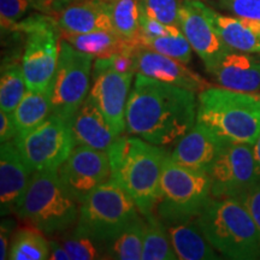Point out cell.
I'll return each instance as SVG.
<instances>
[{
	"mask_svg": "<svg viewBox=\"0 0 260 260\" xmlns=\"http://www.w3.org/2000/svg\"><path fill=\"white\" fill-rule=\"evenodd\" d=\"M58 174L79 204L112 176L111 162L106 151L87 146H75Z\"/></svg>",
	"mask_w": 260,
	"mask_h": 260,
	"instance_id": "obj_13",
	"label": "cell"
},
{
	"mask_svg": "<svg viewBox=\"0 0 260 260\" xmlns=\"http://www.w3.org/2000/svg\"><path fill=\"white\" fill-rule=\"evenodd\" d=\"M171 245L180 260L218 259L216 249L209 242L198 222V217L164 223Z\"/></svg>",
	"mask_w": 260,
	"mask_h": 260,
	"instance_id": "obj_21",
	"label": "cell"
},
{
	"mask_svg": "<svg viewBox=\"0 0 260 260\" xmlns=\"http://www.w3.org/2000/svg\"><path fill=\"white\" fill-rule=\"evenodd\" d=\"M198 222L213 248L225 258H260L259 232L241 200L211 198L198 216Z\"/></svg>",
	"mask_w": 260,
	"mask_h": 260,
	"instance_id": "obj_3",
	"label": "cell"
},
{
	"mask_svg": "<svg viewBox=\"0 0 260 260\" xmlns=\"http://www.w3.org/2000/svg\"><path fill=\"white\" fill-rule=\"evenodd\" d=\"M15 142L31 172L58 170L76 146L70 123L56 115L17 136Z\"/></svg>",
	"mask_w": 260,
	"mask_h": 260,
	"instance_id": "obj_10",
	"label": "cell"
},
{
	"mask_svg": "<svg viewBox=\"0 0 260 260\" xmlns=\"http://www.w3.org/2000/svg\"><path fill=\"white\" fill-rule=\"evenodd\" d=\"M51 2H52V5H53L54 14H56L58 10H60L61 8H64V6L69 5L70 3L76 2V0H51Z\"/></svg>",
	"mask_w": 260,
	"mask_h": 260,
	"instance_id": "obj_42",
	"label": "cell"
},
{
	"mask_svg": "<svg viewBox=\"0 0 260 260\" xmlns=\"http://www.w3.org/2000/svg\"><path fill=\"white\" fill-rule=\"evenodd\" d=\"M209 174L165 159L154 212L164 223L198 217L211 200Z\"/></svg>",
	"mask_w": 260,
	"mask_h": 260,
	"instance_id": "obj_7",
	"label": "cell"
},
{
	"mask_svg": "<svg viewBox=\"0 0 260 260\" xmlns=\"http://www.w3.org/2000/svg\"><path fill=\"white\" fill-rule=\"evenodd\" d=\"M71 133L76 146L109 151L118 135L109 124L105 116L88 95L70 121Z\"/></svg>",
	"mask_w": 260,
	"mask_h": 260,
	"instance_id": "obj_20",
	"label": "cell"
},
{
	"mask_svg": "<svg viewBox=\"0 0 260 260\" xmlns=\"http://www.w3.org/2000/svg\"><path fill=\"white\" fill-rule=\"evenodd\" d=\"M46 234L35 226L17 229L12 236L9 258L11 260H46L50 259V240Z\"/></svg>",
	"mask_w": 260,
	"mask_h": 260,
	"instance_id": "obj_26",
	"label": "cell"
},
{
	"mask_svg": "<svg viewBox=\"0 0 260 260\" xmlns=\"http://www.w3.org/2000/svg\"><path fill=\"white\" fill-rule=\"evenodd\" d=\"M15 220L11 218H3L2 228H0V259L5 260L9 258L10 245L12 236L15 234Z\"/></svg>",
	"mask_w": 260,
	"mask_h": 260,
	"instance_id": "obj_37",
	"label": "cell"
},
{
	"mask_svg": "<svg viewBox=\"0 0 260 260\" xmlns=\"http://www.w3.org/2000/svg\"><path fill=\"white\" fill-rule=\"evenodd\" d=\"M209 74L223 88L249 94L260 92V60L246 52H226Z\"/></svg>",
	"mask_w": 260,
	"mask_h": 260,
	"instance_id": "obj_18",
	"label": "cell"
},
{
	"mask_svg": "<svg viewBox=\"0 0 260 260\" xmlns=\"http://www.w3.org/2000/svg\"><path fill=\"white\" fill-rule=\"evenodd\" d=\"M140 46L153 50L184 64L189 63L191 60V54H193V48L183 32L153 39H144L140 37Z\"/></svg>",
	"mask_w": 260,
	"mask_h": 260,
	"instance_id": "obj_30",
	"label": "cell"
},
{
	"mask_svg": "<svg viewBox=\"0 0 260 260\" xmlns=\"http://www.w3.org/2000/svg\"><path fill=\"white\" fill-rule=\"evenodd\" d=\"M226 144L209 126L197 122L176 142L170 158L186 168L207 172Z\"/></svg>",
	"mask_w": 260,
	"mask_h": 260,
	"instance_id": "obj_16",
	"label": "cell"
},
{
	"mask_svg": "<svg viewBox=\"0 0 260 260\" xmlns=\"http://www.w3.org/2000/svg\"><path fill=\"white\" fill-rule=\"evenodd\" d=\"M50 259L52 260H71L70 255L68 254L67 249L61 245V242L58 241L57 239L50 240Z\"/></svg>",
	"mask_w": 260,
	"mask_h": 260,
	"instance_id": "obj_39",
	"label": "cell"
},
{
	"mask_svg": "<svg viewBox=\"0 0 260 260\" xmlns=\"http://www.w3.org/2000/svg\"><path fill=\"white\" fill-rule=\"evenodd\" d=\"M254 95H255L256 98H258V99H260V92H259V93H256V94H254Z\"/></svg>",
	"mask_w": 260,
	"mask_h": 260,
	"instance_id": "obj_43",
	"label": "cell"
},
{
	"mask_svg": "<svg viewBox=\"0 0 260 260\" xmlns=\"http://www.w3.org/2000/svg\"><path fill=\"white\" fill-rule=\"evenodd\" d=\"M17 136V128L12 112H0V140L2 142L11 141Z\"/></svg>",
	"mask_w": 260,
	"mask_h": 260,
	"instance_id": "obj_38",
	"label": "cell"
},
{
	"mask_svg": "<svg viewBox=\"0 0 260 260\" xmlns=\"http://www.w3.org/2000/svg\"><path fill=\"white\" fill-rule=\"evenodd\" d=\"M109 10L116 34L140 45V0H109Z\"/></svg>",
	"mask_w": 260,
	"mask_h": 260,
	"instance_id": "obj_28",
	"label": "cell"
},
{
	"mask_svg": "<svg viewBox=\"0 0 260 260\" xmlns=\"http://www.w3.org/2000/svg\"><path fill=\"white\" fill-rule=\"evenodd\" d=\"M214 5L236 17L260 22V0H213Z\"/></svg>",
	"mask_w": 260,
	"mask_h": 260,
	"instance_id": "obj_34",
	"label": "cell"
},
{
	"mask_svg": "<svg viewBox=\"0 0 260 260\" xmlns=\"http://www.w3.org/2000/svg\"><path fill=\"white\" fill-rule=\"evenodd\" d=\"M144 217L146 220V229L142 260L177 259L164 222L159 218L155 212Z\"/></svg>",
	"mask_w": 260,
	"mask_h": 260,
	"instance_id": "obj_27",
	"label": "cell"
},
{
	"mask_svg": "<svg viewBox=\"0 0 260 260\" xmlns=\"http://www.w3.org/2000/svg\"><path fill=\"white\" fill-rule=\"evenodd\" d=\"M27 90L22 64L18 61L3 64L0 77V107L3 111L14 112Z\"/></svg>",
	"mask_w": 260,
	"mask_h": 260,
	"instance_id": "obj_29",
	"label": "cell"
},
{
	"mask_svg": "<svg viewBox=\"0 0 260 260\" xmlns=\"http://www.w3.org/2000/svg\"><path fill=\"white\" fill-rule=\"evenodd\" d=\"M253 152H254V158L256 162V169H258V174L260 175V134L256 139L255 144L253 145Z\"/></svg>",
	"mask_w": 260,
	"mask_h": 260,
	"instance_id": "obj_41",
	"label": "cell"
},
{
	"mask_svg": "<svg viewBox=\"0 0 260 260\" xmlns=\"http://www.w3.org/2000/svg\"><path fill=\"white\" fill-rule=\"evenodd\" d=\"M94 57L75 48L60 38L59 58L51 82L52 115L71 121L90 92Z\"/></svg>",
	"mask_w": 260,
	"mask_h": 260,
	"instance_id": "obj_9",
	"label": "cell"
},
{
	"mask_svg": "<svg viewBox=\"0 0 260 260\" xmlns=\"http://www.w3.org/2000/svg\"><path fill=\"white\" fill-rule=\"evenodd\" d=\"M35 11L28 0H0L3 31H12L16 24Z\"/></svg>",
	"mask_w": 260,
	"mask_h": 260,
	"instance_id": "obj_33",
	"label": "cell"
},
{
	"mask_svg": "<svg viewBox=\"0 0 260 260\" xmlns=\"http://www.w3.org/2000/svg\"><path fill=\"white\" fill-rule=\"evenodd\" d=\"M61 34H86L113 30L109 0H76L54 14Z\"/></svg>",
	"mask_w": 260,
	"mask_h": 260,
	"instance_id": "obj_19",
	"label": "cell"
},
{
	"mask_svg": "<svg viewBox=\"0 0 260 260\" xmlns=\"http://www.w3.org/2000/svg\"><path fill=\"white\" fill-rule=\"evenodd\" d=\"M195 94L136 74L126 105V133L160 147L176 144L197 123Z\"/></svg>",
	"mask_w": 260,
	"mask_h": 260,
	"instance_id": "obj_1",
	"label": "cell"
},
{
	"mask_svg": "<svg viewBox=\"0 0 260 260\" xmlns=\"http://www.w3.org/2000/svg\"><path fill=\"white\" fill-rule=\"evenodd\" d=\"M211 23L232 50L246 53H260V22L222 15L206 5Z\"/></svg>",
	"mask_w": 260,
	"mask_h": 260,
	"instance_id": "obj_22",
	"label": "cell"
},
{
	"mask_svg": "<svg viewBox=\"0 0 260 260\" xmlns=\"http://www.w3.org/2000/svg\"><path fill=\"white\" fill-rule=\"evenodd\" d=\"M197 122L226 142L253 146L260 134V99L254 94L211 86L198 95Z\"/></svg>",
	"mask_w": 260,
	"mask_h": 260,
	"instance_id": "obj_4",
	"label": "cell"
},
{
	"mask_svg": "<svg viewBox=\"0 0 260 260\" xmlns=\"http://www.w3.org/2000/svg\"><path fill=\"white\" fill-rule=\"evenodd\" d=\"M239 200L242 201L246 209L251 213L260 235V175L258 180L254 182V184Z\"/></svg>",
	"mask_w": 260,
	"mask_h": 260,
	"instance_id": "obj_36",
	"label": "cell"
},
{
	"mask_svg": "<svg viewBox=\"0 0 260 260\" xmlns=\"http://www.w3.org/2000/svg\"><path fill=\"white\" fill-rule=\"evenodd\" d=\"M207 174L212 198L240 199L259 177L253 146L228 142Z\"/></svg>",
	"mask_w": 260,
	"mask_h": 260,
	"instance_id": "obj_11",
	"label": "cell"
},
{
	"mask_svg": "<svg viewBox=\"0 0 260 260\" xmlns=\"http://www.w3.org/2000/svg\"><path fill=\"white\" fill-rule=\"evenodd\" d=\"M107 153L112 180L128 191L142 216L154 212L168 152L160 146L128 134L119 136Z\"/></svg>",
	"mask_w": 260,
	"mask_h": 260,
	"instance_id": "obj_2",
	"label": "cell"
},
{
	"mask_svg": "<svg viewBox=\"0 0 260 260\" xmlns=\"http://www.w3.org/2000/svg\"><path fill=\"white\" fill-rule=\"evenodd\" d=\"M61 38L75 48L90 54L94 58H109L140 46L136 42L124 40L115 31L107 30H98L86 34H61Z\"/></svg>",
	"mask_w": 260,
	"mask_h": 260,
	"instance_id": "obj_23",
	"label": "cell"
},
{
	"mask_svg": "<svg viewBox=\"0 0 260 260\" xmlns=\"http://www.w3.org/2000/svg\"><path fill=\"white\" fill-rule=\"evenodd\" d=\"M141 10V8H140ZM182 30L176 25H168L148 16L144 10L140 11V37L144 39H153L168 35L181 34Z\"/></svg>",
	"mask_w": 260,
	"mask_h": 260,
	"instance_id": "obj_35",
	"label": "cell"
},
{
	"mask_svg": "<svg viewBox=\"0 0 260 260\" xmlns=\"http://www.w3.org/2000/svg\"><path fill=\"white\" fill-rule=\"evenodd\" d=\"M135 68L136 74L146 75L198 94L211 87L201 75L189 69L184 63L144 46L136 48Z\"/></svg>",
	"mask_w": 260,
	"mask_h": 260,
	"instance_id": "obj_15",
	"label": "cell"
},
{
	"mask_svg": "<svg viewBox=\"0 0 260 260\" xmlns=\"http://www.w3.org/2000/svg\"><path fill=\"white\" fill-rule=\"evenodd\" d=\"M12 115L17 128V136L40 125L52 115L51 87L42 90L28 89Z\"/></svg>",
	"mask_w": 260,
	"mask_h": 260,
	"instance_id": "obj_24",
	"label": "cell"
},
{
	"mask_svg": "<svg viewBox=\"0 0 260 260\" xmlns=\"http://www.w3.org/2000/svg\"><path fill=\"white\" fill-rule=\"evenodd\" d=\"M80 204L65 187L58 170L32 172L15 214L22 222L46 235L73 229L79 219Z\"/></svg>",
	"mask_w": 260,
	"mask_h": 260,
	"instance_id": "obj_5",
	"label": "cell"
},
{
	"mask_svg": "<svg viewBox=\"0 0 260 260\" xmlns=\"http://www.w3.org/2000/svg\"><path fill=\"white\" fill-rule=\"evenodd\" d=\"M65 236L61 239V245L67 249L70 259L73 260H94L105 259L102 252L98 249L96 243L88 236L77 233L76 230L70 229L64 232Z\"/></svg>",
	"mask_w": 260,
	"mask_h": 260,
	"instance_id": "obj_31",
	"label": "cell"
},
{
	"mask_svg": "<svg viewBox=\"0 0 260 260\" xmlns=\"http://www.w3.org/2000/svg\"><path fill=\"white\" fill-rule=\"evenodd\" d=\"M140 214L128 191L110 178L80 204L75 230L98 243H107Z\"/></svg>",
	"mask_w": 260,
	"mask_h": 260,
	"instance_id": "obj_6",
	"label": "cell"
},
{
	"mask_svg": "<svg viewBox=\"0 0 260 260\" xmlns=\"http://www.w3.org/2000/svg\"><path fill=\"white\" fill-rule=\"evenodd\" d=\"M182 0H140V8L151 17L168 25L180 27Z\"/></svg>",
	"mask_w": 260,
	"mask_h": 260,
	"instance_id": "obj_32",
	"label": "cell"
},
{
	"mask_svg": "<svg viewBox=\"0 0 260 260\" xmlns=\"http://www.w3.org/2000/svg\"><path fill=\"white\" fill-rule=\"evenodd\" d=\"M145 229L146 220L141 214L129 223L115 239L106 243L105 255L109 259L118 260L142 259Z\"/></svg>",
	"mask_w": 260,
	"mask_h": 260,
	"instance_id": "obj_25",
	"label": "cell"
},
{
	"mask_svg": "<svg viewBox=\"0 0 260 260\" xmlns=\"http://www.w3.org/2000/svg\"><path fill=\"white\" fill-rule=\"evenodd\" d=\"M134 75L115 70L106 58H96L93 65L89 96L118 135L126 132L125 112Z\"/></svg>",
	"mask_w": 260,
	"mask_h": 260,
	"instance_id": "obj_12",
	"label": "cell"
},
{
	"mask_svg": "<svg viewBox=\"0 0 260 260\" xmlns=\"http://www.w3.org/2000/svg\"><path fill=\"white\" fill-rule=\"evenodd\" d=\"M180 28L193 51L203 60L207 73L232 50L211 23L206 4L201 0H182Z\"/></svg>",
	"mask_w": 260,
	"mask_h": 260,
	"instance_id": "obj_14",
	"label": "cell"
},
{
	"mask_svg": "<svg viewBox=\"0 0 260 260\" xmlns=\"http://www.w3.org/2000/svg\"><path fill=\"white\" fill-rule=\"evenodd\" d=\"M25 35L22 68L27 88L42 90L51 86L59 58L61 32L53 16L35 11L15 25Z\"/></svg>",
	"mask_w": 260,
	"mask_h": 260,
	"instance_id": "obj_8",
	"label": "cell"
},
{
	"mask_svg": "<svg viewBox=\"0 0 260 260\" xmlns=\"http://www.w3.org/2000/svg\"><path fill=\"white\" fill-rule=\"evenodd\" d=\"M28 2L30 3L32 8L37 10V11L50 16H54V9L51 0H28Z\"/></svg>",
	"mask_w": 260,
	"mask_h": 260,
	"instance_id": "obj_40",
	"label": "cell"
},
{
	"mask_svg": "<svg viewBox=\"0 0 260 260\" xmlns=\"http://www.w3.org/2000/svg\"><path fill=\"white\" fill-rule=\"evenodd\" d=\"M32 172L22 158L15 140L0 147V201L2 216L15 213L27 189Z\"/></svg>",
	"mask_w": 260,
	"mask_h": 260,
	"instance_id": "obj_17",
	"label": "cell"
}]
</instances>
